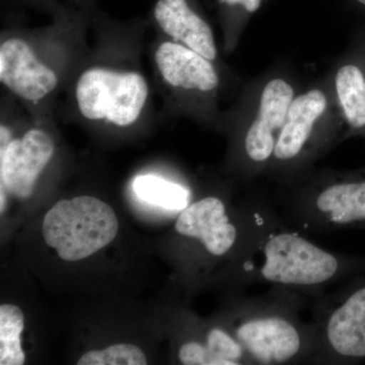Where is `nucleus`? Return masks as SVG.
Masks as SVG:
<instances>
[{
    "instance_id": "obj_1",
    "label": "nucleus",
    "mask_w": 365,
    "mask_h": 365,
    "mask_svg": "<svg viewBox=\"0 0 365 365\" xmlns=\"http://www.w3.org/2000/svg\"><path fill=\"white\" fill-rule=\"evenodd\" d=\"M246 230L230 273L237 287L268 284L317 299L333 285L365 273V256L329 251L307 239L264 199L245 203Z\"/></svg>"
},
{
    "instance_id": "obj_2",
    "label": "nucleus",
    "mask_w": 365,
    "mask_h": 365,
    "mask_svg": "<svg viewBox=\"0 0 365 365\" xmlns=\"http://www.w3.org/2000/svg\"><path fill=\"white\" fill-rule=\"evenodd\" d=\"M307 297L270 287L261 295H239L222 326L242 346L251 365L314 364L313 324L302 319Z\"/></svg>"
},
{
    "instance_id": "obj_3",
    "label": "nucleus",
    "mask_w": 365,
    "mask_h": 365,
    "mask_svg": "<svg viewBox=\"0 0 365 365\" xmlns=\"http://www.w3.org/2000/svg\"><path fill=\"white\" fill-rule=\"evenodd\" d=\"M275 207L292 227L307 232L365 230V170L294 188Z\"/></svg>"
},
{
    "instance_id": "obj_4",
    "label": "nucleus",
    "mask_w": 365,
    "mask_h": 365,
    "mask_svg": "<svg viewBox=\"0 0 365 365\" xmlns=\"http://www.w3.org/2000/svg\"><path fill=\"white\" fill-rule=\"evenodd\" d=\"M314 364H365V273L314 299Z\"/></svg>"
},
{
    "instance_id": "obj_5",
    "label": "nucleus",
    "mask_w": 365,
    "mask_h": 365,
    "mask_svg": "<svg viewBox=\"0 0 365 365\" xmlns=\"http://www.w3.org/2000/svg\"><path fill=\"white\" fill-rule=\"evenodd\" d=\"M117 216L107 203L90 196L64 199L53 205L43 222L46 244L60 258L74 262L105 248L118 234Z\"/></svg>"
},
{
    "instance_id": "obj_6",
    "label": "nucleus",
    "mask_w": 365,
    "mask_h": 365,
    "mask_svg": "<svg viewBox=\"0 0 365 365\" xmlns=\"http://www.w3.org/2000/svg\"><path fill=\"white\" fill-rule=\"evenodd\" d=\"M148 97V81L143 73L131 69L90 67L81 72L74 88L81 116L121 128L138 121Z\"/></svg>"
},
{
    "instance_id": "obj_7",
    "label": "nucleus",
    "mask_w": 365,
    "mask_h": 365,
    "mask_svg": "<svg viewBox=\"0 0 365 365\" xmlns=\"http://www.w3.org/2000/svg\"><path fill=\"white\" fill-rule=\"evenodd\" d=\"M175 230L182 237L196 242L209 258L232 259L246 230L245 204L232 207L222 197H203L182 209Z\"/></svg>"
},
{
    "instance_id": "obj_8",
    "label": "nucleus",
    "mask_w": 365,
    "mask_h": 365,
    "mask_svg": "<svg viewBox=\"0 0 365 365\" xmlns=\"http://www.w3.org/2000/svg\"><path fill=\"white\" fill-rule=\"evenodd\" d=\"M0 81L21 100L38 103L56 90L59 76L39 58L30 42L11 36L0 44Z\"/></svg>"
},
{
    "instance_id": "obj_9",
    "label": "nucleus",
    "mask_w": 365,
    "mask_h": 365,
    "mask_svg": "<svg viewBox=\"0 0 365 365\" xmlns=\"http://www.w3.org/2000/svg\"><path fill=\"white\" fill-rule=\"evenodd\" d=\"M54 150L52 137L39 128L30 129L20 138L1 144L2 188L18 198H29L41 173L51 160Z\"/></svg>"
},
{
    "instance_id": "obj_10",
    "label": "nucleus",
    "mask_w": 365,
    "mask_h": 365,
    "mask_svg": "<svg viewBox=\"0 0 365 365\" xmlns=\"http://www.w3.org/2000/svg\"><path fill=\"white\" fill-rule=\"evenodd\" d=\"M294 98V88L283 79H272L265 86L261 93L258 115L242 140V151L249 165L256 169L269 165Z\"/></svg>"
},
{
    "instance_id": "obj_11",
    "label": "nucleus",
    "mask_w": 365,
    "mask_h": 365,
    "mask_svg": "<svg viewBox=\"0 0 365 365\" xmlns=\"http://www.w3.org/2000/svg\"><path fill=\"white\" fill-rule=\"evenodd\" d=\"M327 98L323 91L312 90L294 98L287 120L279 132L270 163L292 165L304 157L313 138L317 121L325 113Z\"/></svg>"
},
{
    "instance_id": "obj_12",
    "label": "nucleus",
    "mask_w": 365,
    "mask_h": 365,
    "mask_svg": "<svg viewBox=\"0 0 365 365\" xmlns=\"http://www.w3.org/2000/svg\"><path fill=\"white\" fill-rule=\"evenodd\" d=\"M155 62L160 76L172 88L207 93L220 83L211 60L180 43H162L155 50Z\"/></svg>"
},
{
    "instance_id": "obj_13",
    "label": "nucleus",
    "mask_w": 365,
    "mask_h": 365,
    "mask_svg": "<svg viewBox=\"0 0 365 365\" xmlns=\"http://www.w3.org/2000/svg\"><path fill=\"white\" fill-rule=\"evenodd\" d=\"M153 16L173 42L186 46L211 61L217 57L212 29L190 7L187 0H158Z\"/></svg>"
},
{
    "instance_id": "obj_14",
    "label": "nucleus",
    "mask_w": 365,
    "mask_h": 365,
    "mask_svg": "<svg viewBox=\"0 0 365 365\" xmlns=\"http://www.w3.org/2000/svg\"><path fill=\"white\" fill-rule=\"evenodd\" d=\"M336 91L346 122L354 131L365 132V71L346 64L336 74Z\"/></svg>"
},
{
    "instance_id": "obj_15",
    "label": "nucleus",
    "mask_w": 365,
    "mask_h": 365,
    "mask_svg": "<svg viewBox=\"0 0 365 365\" xmlns=\"http://www.w3.org/2000/svg\"><path fill=\"white\" fill-rule=\"evenodd\" d=\"M135 195L144 202L168 210H180L190 203L189 190L155 175H141L133 181Z\"/></svg>"
},
{
    "instance_id": "obj_16",
    "label": "nucleus",
    "mask_w": 365,
    "mask_h": 365,
    "mask_svg": "<svg viewBox=\"0 0 365 365\" xmlns=\"http://www.w3.org/2000/svg\"><path fill=\"white\" fill-rule=\"evenodd\" d=\"M24 330V314L14 304L0 307V364L21 365L26 355L21 349V334Z\"/></svg>"
},
{
    "instance_id": "obj_17",
    "label": "nucleus",
    "mask_w": 365,
    "mask_h": 365,
    "mask_svg": "<svg viewBox=\"0 0 365 365\" xmlns=\"http://www.w3.org/2000/svg\"><path fill=\"white\" fill-rule=\"evenodd\" d=\"M145 355L135 345L117 344L104 350H95L83 354L78 365H144Z\"/></svg>"
},
{
    "instance_id": "obj_18",
    "label": "nucleus",
    "mask_w": 365,
    "mask_h": 365,
    "mask_svg": "<svg viewBox=\"0 0 365 365\" xmlns=\"http://www.w3.org/2000/svg\"><path fill=\"white\" fill-rule=\"evenodd\" d=\"M218 2L227 6H242L249 13H255L261 6L262 0H218Z\"/></svg>"
},
{
    "instance_id": "obj_19",
    "label": "nucleus",
    "mask_w": 365,
    "mask_h": 365,
    "mask_svg": "<svg viewBox=\"0 0 365 365\" xmlns=\"http://www.w3.org/2000/svg\"><path fill=\"white\" fill-rule=\"evenodd\" d=\"M356 1L365 6V0H356Z\"/></svg>"
}]
</instances>
